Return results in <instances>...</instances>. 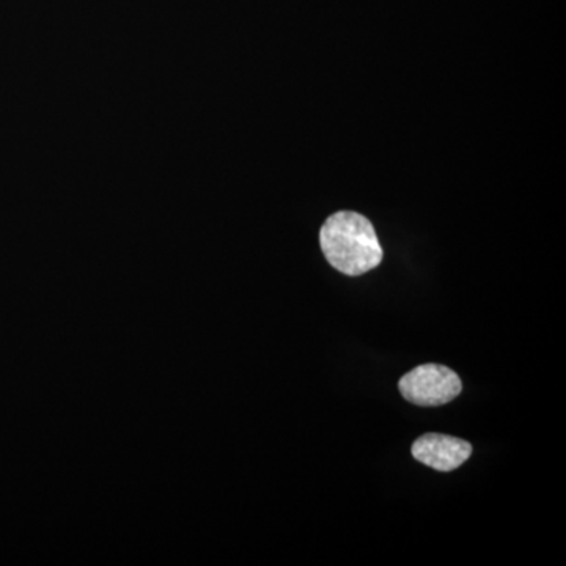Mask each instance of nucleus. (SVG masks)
Wrapping results in <instances>:
<instances>
[{
    "label": "nucleus",
    "mask_w": 566,
    "mask_h": 566,
    "mask_svg": "<svg viewBox=\"0 0 566 566\" xmlns=\"http://www.w3.org/2000/svg\"><path fill=\"white\" fill-rule=\"evenodd\" d=\"M412 457L434 471L452 472L472 455V446L449 434L428 433L412 444Z\"/></svg>",
    "instance_id": "3"
},
{
    "label": "nucleus",
    "mask_w": 566,
    "mask_h": 566,
    "mask_svg": "<svg viewBox=\"0 0 566 566\" xmlns=\"http://www.w3.org/2000/svg\"><path fill=\"white\" fill-rule=\"evenodd\" d=\"M398 389L409 403L436 408L460 397L463 382L452 368L424 364L408 371L398 382Z\"/></svg>",
    "instance_id": "2"
},
{
    "label": "nucleus",
    "mask_w": 566,
    "mask_h": 566,
    "mask_svg": "<svg viewBox=\"0 0 566 566\" xmlns=\"http://www.w3.org/2000/svg\"><path fill=\"white\" fill-rule=\"evenodd\" d=\"M324 256L338 273L357 277L382 262L381 243L374 223L354 211H338L319 230Z\"/></svg>",
    "instance_id": "1"
}]
</instances>
